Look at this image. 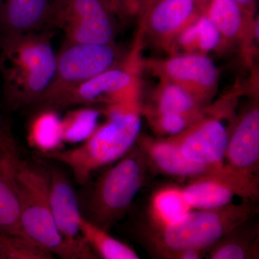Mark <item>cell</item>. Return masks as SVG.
<instances>
[{"label":"cell","instance_id":"obj_1","mask_svg":"<svg viewBox=\"0 0 259 259\" xmlns=\"http://www.w3.org/2000/svg\"><path fill=\"white\" fill-rule=\"evenodd\" d=\"M107 120L80 146L44 156L69 167L75 182L88 184L94 172L118 161L137 142L141 129L140 94L107 105Z\"/></svg>","mask_w":259,"mask_h":259},{"label":"cell","instance_id":"obj_2","mask_svg":"<svg viewBox=\"0 0 259 259\" xmlns=\"http://www.w3.org/2000/svg\"><path fill=\"white\" fill-rule=\"evenodd\" d=\"M10 166L18 191L20 219L27 238L51 255L64 259L96 258L84 240L71 243L58 230L49 202V168L12 156Z\"/></svg>","mask_w":259,"mask_h":259},{"label":"cell","instance_id":"obj_3","mask_svg":"<svg viewBox=\"0 0 259 259\" xmlns=\"http://www.w3.org/2000/svg\"><path fill=\"white\" fill-rule=\"evenodd\" d=\"M258 212L256 201L244 199L210 209H197L176 222L161 228L148 227L140 232L143 241L158 258L184 248L207 251L237 227L253 219Z\"/></svg>","mask_w":259,"mask_h":259},{"label":"cell","instance_id":"obj_4","mask_svg":"<svg viewBox=\"0 0 259 259\" xmlns=\"http://www.w3.org/2000/svg\"><path fill=\"white\" fill-rule=\"evenodd\" d=\"M56 56L49 32L6 35L3 66L13 105L25 106L40 101L54 79Z\"/></svg>","mask_w":259,"mask_h":259},{"label":"cell","instance_id":"obj_5","mask_svg":"<svg viewBox=\"0 0 259 259\" xmlns=\"http://www.w3.org/2000/svg\"><path fill=\"white\" fill-rule=\"evenodd\" d=\"M117 163L98 177L79 202L81 214L109 231L125 217L146 181L148 161L136 144Z\"/></svg>","mask_w":259,"mask_h":259},{"label":"cell","instance_id":"obj_6","mask_svg":"<svg viewBox=\"0 0 259 259\" xmlns=\"http://www.w3.org/2000/svg\"><path fill=\"white\" fill-rule=\"evenodd\" d=\"M120 64L115 44L64 42L56 56L55 74L37 105L54 110L58 102L75 88Z\"/></svg>","mask_w":259,"mask_h":259},{"label":"cell","instance_id":"obj_7","mask_svg":"<svg viewBox=\"0 0 259 259\" xmlns=\"http://www.w3.org/2000/svg\"><path fill=\"white\" fill-rule=\"evenodd\" d=\"M111 0H52L49 25L61 29L68 44H113Z\"/></svg>","mask_w":259,"mask_h":259},{"label":"cell","instance_id":"obj_8","mask_svg":"<svg viewBox=\"0 0 259 259\" xmlns=\"http://www.w3.org/2000/svg\"><path fill=\"white\" fill-rule=\"evenodd\" d=\"M183 187L194 209H210L231 203L235 197L257 201L258 176L245 175L225 164L217 171L188 182Z\"/></svg>","mask_w":259,"mask_h":259},{"label":"cell","instance_id":"obj_9","mask_svg":"<svg viewBox=\"0 0 259 259\" xmlns=\"http://www.w3.org/2000/svg\"><path fill=\"white\" fill-rule=\"evenodd\" d=\"M136 59L133 54L122 64L107 70L79 85L63 97L55 109L100 102L110 105L140 94Z\"/></svg>","mask_w":259,"mask_h":259},{"label":"cell","instance_id":"obj_10","mask_svg":"<svg viewBox=\"0 0 259 259\" xmlns=\"http://www.w3.org/2000/svg\"><path fill=\"white\" fill-rule=\"evenodd\" d=\"M231 130L219 115L204 114L184 132L166 138L186 158L209 166H223Z\"/></svg>","mask_w":259,"mask_h":259},{"label":"cell","instance_id":"obj_11","mask_svg":"<svg viewBox=\"0 0 259 259\" xmlns=\"http://www.w3.org/2000/svg\"><path fill=\"white\" fill-rule=\"evenodd\" d=\"M156 66L163 79L183 87L202 105L212 96L217 86V66L204 54L187 53L175 56Z\"/></svg>","mask_w":259,"mask_h":259},{"label":"cell","instance_id":"obj_12","mask_svg":"<svg viewBox=\"0 0 259 259\" xmlns=\"http://www.w3.org/2000/svg\"><path fill=\"white\" fill-rule=\"evenodd\" d=\"M207 0H156L144 13L150 31L163 41H171L203 13Z\"/></svg>","mask_w":259,"mask_h":259},{"label":"cell","instance_id":"obj_13","mask_svg":"<svg viewBox=\"0 0 259 259\" xmlns=\"http://www.w3.org/2000/svg\"><path fill=\"white\" fill-rule=\"evenodd\" d=\"M225 164L235 171L258 177L259 110L250 107L232 128Z\"/></svg>","mask_w":259,"mask_h":259},{"label":"cell","instance_id":"obj_14","mask_svg":"<svg viewBox=\"0 0 259 259\" xmlns=\"http://www.w3.org/2000/svg\"><path fill=\"white\" fill-rule=\"evenodd\" d=\"M148 164L160 173L188 182L217 171L223 166H209L186 158L177 145L166 138L153 139L139 136L137 140Z\"/></svg>","mask_w":259,"mask_h":259},{"label":"cell","instance_id":"obj_15","mask_svg":"<svg viewBox=\"0 0 259 259\" xmlns=\"http://www.w3.org/2000/svg\"><path fill=\"white\" fill-rule=\"evenodd\" d=\"M49 171V202L58 230L67 241H81L79 221L82 214L76 192L64 171L54 167Z\"/></svg>","mask_w":259,"mask_h":259},{"label":"cell","instance_id":"obj_16","mask_svg":"<svg viewBox=\"0 0 259 259\" xmlns=\"http://www.w3.org/2000/svg\"><path fill=\"white\" fill-rule=\"evenodd\" d=\"M52 0H0V21L7 35L41 31L49 25Z\"/></svg>","mask_w":259,"mask_h":259},{"label":"cell","instance_id":"obj_17","mask_svg":"<svg viewBox=\"0 0 259 259\" xmlns=\"http://www.w3.org/2000/svg\"><path fill=\"white\" fill-rule=\"evenodd\" d=\"M252 219L223 237L206 251L209 259H256L259 256L258 223Z\"/></svg>","mask_w":259,"mask_h":259},{"label":"cell","instance_id":"obj_18","mask_svg":"<svg viewBox=\"0 0 259 259\" xmlns=\"http://www.w3.org/2000/svg\"><path fill=\"white\" fill-rule=\"evenodd\" d=\"M11 156L0 152V231L29 240L20 219L18 191L10 166Z\"/></svg>","mask_w":259,"mask_h":259},{"label":"cell","instance_id":"obj_19","mask_svg":"<svg viewBox=\"0 0 259 259\" xmlns=\"http://www.w3.org/2000/svg\"><path fill=\"white\" fill-rule=\"evenodd\" d=\"M194 210L186 197L183 187L165 186L154 192L148 207L150 228H161L185 217Z\"/></svg>","mask_w":259,"mask_h":259},{"label":"cell","instance_id":"obj_20","mask_svg":"<svg viewBox=\"0 0 259 259\" xmlns=\"http://www.w3.org/2000/svg\"><path fill=\"white\" fill-rule=\"evenodd\" d=\"M203 13L228 40L239 38L252 18L236 0H207Z\"/></svg>","mask_w":259,"mask_h":259},{"label":"cell","instance_id":"obj_21","mask_svg":"<svg viewBox=\"0 0 259 259\" xmlns=\"http://www.w3.org/2000/svg\"><path fill=\"white\" fill-rule=\"evenodd\" d=\"M81 236L96 256L104 259H139V254L123 242L110 236L102 229L81 216L79 221Z\"/></svg>","mask_w":259,"mask_h":259},{"label":"cell","instance_id":"obj_22","mask_svg":"<svg viewBox=\"0 0 259 259\" xmlns=\"http://www.w3.org/2000/svg\"><path fill=\"white\" fill-rule=\"evenodd\" d=\"M29 144L42 154L59 151L64 144L61 118L54 110L47 109L32 120L28 134Z\"/></svg>","mask_w":259,"mask_h":259},{"label":"cell","instance_id":"obj_23","mask_svg":"<svg viewBox=\"0 0 259 259\" xmlns=\"http://www.w3.org/2000/svg\"><path fill=\"white\" fill-rule=\"evenodd\" d=\"M177 42L187 53H208L219 47L222 35L204 13L186 27L177 37Z\"/></svg>","mask_w":259,"mask_h":259},{"label":"cell","instance_id":"obj_24","mask_svg":"<svg viewBox=\"0 0 259 259\" xmlns=\"http://www.w3.org/2000/svg\"><path fill=\"white\" fill-rule=\"evenodd\" d=\"M156 111L153 113L197 114L204 111L192 93L178 83L166 81L156 96Z\"/></svg>","mask_w":259,"mask_h":259},{"label":"cell","instance_id":"obj_25","mask_svg":"<svg viewBox=\"0 0 259 259\" xmlns=\"http://www.w3.org/2000/svg\"><path fill=\"white\" fill-rule=\"evenodd\" d=\"M101 112L92 107H81L66 114L62 122L64 143L80 144L92 136L98 127Z\"/></svg>","mask_w":259,"mask_h":259},{"label":"cell","instance_id":"obj_26","mask_svg":"<svg viewBox=\"0 0 259 259\" xmlns=\"http://www.w3.org/2000/svg\"><path fill=\"white\" fill-rule=\"evenodd\" d=\"M52 255L22 237L0 231V259H49Z\"/></svg>","mask_w":259,"mask_h":259},{"label":"cell","instance_id":"obj_27","mask_svg":"<svg viewBox=\"0 0 259 259\" xmlns=\"http://www.w3.org/2000/svg\"><path fill=\"white\" fill-rule=\"evenodd\" d=\"M204 114V111L197 114L153 113L151 125L158 134L173 137L184 132Z\"/></svg>","mask_w":259,"mask_h":259},{"label":"cell","instance_id":"obj_28","mask_svg":"<svg viewBox=\"0 0 259 259\" xmlns=\"http://www.w3.org/2000/svg\"><path fill=\"white\" fill-rule=\"evenodd\" d=\"M206 251L197 248H184L171 252L164 255L163 258L166 259H201L205 257Z\"/></svg>","mask_w":259,"mask_h":259},{"label":"cell","instance_id":"obj_29","mask_svg":"<svg viewBox=\"0 0 259 259\" xmlns=\"http://www.w3.org/2000/svg\"><path fill=\"white\" fill-rule=\"evenodd\" d=\"M0 152L12 156H18V149L11 135L0 127Z\"/></svg>","mask_w":259,"mask_h":259},{"label":"cell","instance_id":"obj_30","mask_svg":"<svg viewBox=\"0 0 259 259\" xmlns=\"http://www.w3.org/2000/svg\"><path fill=\"white\" fill-rule=\"evenodd\" d=\"M146 0H119L120 11L134 15L141 13Z\"/></svg>","mask_w":259,"mask_h":259},{"label":"cell","instance_id":"obj_31","mask_svg":"<svg viewBox=\"0 0 259 259\" xmlns=\"http://www.w3.org/2000/svg\"><path fill=\"white\" fill-rule=\"evenodd\" d=\"M243 7L245 11L253 18L255 14L256 0H236Z\"/></svg>","mask_w":259,"mask_h":259},{"label":"cell","instance_id":"obj_32","mask_svg":"<svg viewBox=\"0 0 259 259\" xmlns=\"http://www.w3.org/2000/svg\"><path fill=\"white\" fill-rule=\"evenodd\" d=\"M114 8H115L116 11L118 13L120 12V5H119V0H111Z\"/></svg>","mask_w":259,"mask_h":259},{"label":"cell","instance_id":"obj_33","mask_svg":"<svg viewBox=\"0 0 259 259\" xmlns=\"http://www.w3.org/2000/svg\"><path fill=\"white\" fill-rule=\"evenodd\" d=\"M156 1V0H146V1H145L144 7H143L142 10H144L146 7L148 6V5L152 4L153 3H154V2ZM142 10H141V11H142Z\"/></svg>","mask_w":259,"mask_h":259}]
</instances>
